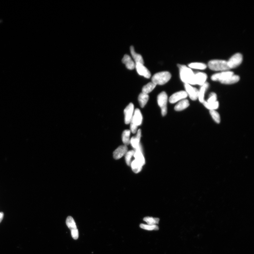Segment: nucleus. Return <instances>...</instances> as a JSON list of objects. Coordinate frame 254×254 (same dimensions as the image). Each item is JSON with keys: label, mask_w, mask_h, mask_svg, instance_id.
I'll return each instance as SVG.
<instances>
[{"label": "nucleus", "mask_w": 254, "mask_h": 254, "mask_svg": "<svg viewBox=\"0 0 254 254\" xmlns=\"http://www.w3.org/2000/svg\"><path fill=\"white\" fill-rule=\"evenodd\" d=\"M128 148L127 145L120 146L114 152V159L118 160L122 157L127 152Z\"/></svg>", "instance_id": "ddd939ff"}, {"label": "nucleus", "mask_w": 254, "mask_h": 254, "mask_svg": "<svg viewBox=\"0 0 254 254\" xmlns=\"http://www.w3.org/2000/svg\"><path fill=\"white\" fill-rule=\"evenodd\" d=\"M135 151L131 150L127 152L126 154L125 159L126 162L128 166H130L131 164V159L133 156L134 155Z\"/></svg>", "instance_id": "c85d7f7f"}, {"label": "nucleus", "mask_w": 254, "mask_h": 254, "mask_svg": "<svg viewBox=\"0 0 254 254\" xmlns=\"http://www.w3.org/2000/svg\"><path fill=\"white\" fill-rule=\"evenodd\" d=\"M66 224L71 230L77 229L76 223L71 216H69L67 218Z\"/></svg>", "instance_id": "393cba45"}, {"label": "nucleus", "mask_w": 254, "mask_h": 254, "mask_svg": "<svg viewBox=\"0 0 254 254\" xmlns=\"http://www.w3.org/2000/svg\"><path fill=\"white\" fill-rule=\"evenodd\" d=\"M171 78V75L169 72H161L153 75L152 82L157 85H164L169 81Z\"/></svg>", "instance_id": "7ed1b4c3"}, {"label": "nucleus", "mask_w": 254, "mask_h": 254, "mask_svg": "<svg viewBox=\"0 0 254 254\" xmlns=\"http://www.w3.org/2000/svg\"><path fill=\"white\" fill-rule=\"evenodd\" d=\"M188 67L190 68L199 70H204L207 67L205 64L200 62L192 63L188 65Z\"/></svg>", "instance_id": "a878e982"}, {"label": "nucleus", "mask_w": 254, "mask_h": 254, "mask_svg": "<svg viewBox=\"0 0 254 254\" xmlns=\"http://www.w3.org/2000/svg\"><path fill=\"white\" fill-rule=\"evenodd\" d=\"M243 61L242 54L237 53L234 55L227 62L230 69L235 68L240 65Z\"/></svg>", "instance_id": "423d86ee"}, {"label": "nucleus", "mask_w": 254, "mask_h": 254, "mask_svg": "<svg viewBox=\"0 0 254 254\" xmlns=\"http://www.w3.org/2000/svg\"><path fill=\"white\" fill-rule=\"evenodd\" d=\"M71 231V235L73 238L75 240H77L79 238V233L77 229Z\"/></svg>", "instance_id": "473e14b6"}, {"label": "nucleus", "mask_w": 254, "mask_h": 254, "mask_svg": "<svg viewBox=\"0 0 254 254\" xmlns=\"http://www.w3.org/2000/svg\"><path fill=\"white\" fill-rule=\"evenodd\" d=\"M180 69L181 80L185 84L193 85L195 74L189 67L184 65H178Z\"/></svg>", "instance_id": "f257e3e1"}, {"label": "nucleus", "mask_w": 254, "mask_h": 254, "mask_svg": "<svg viewBox=\"0 0 254 254\" xmlns=\"http://www.w3.org/2000/svg\"><path fill=\"white\" fill-rule=\"evenodd\" d=\"M130 166H131L133 171L136 173H137L142 170L143 166L135 159L131 162Z\"/></svg>", "instance_id": "4be33fe9"}, {"label": "nucleus", "mask_w": 254, "mask_h": 254, "mask_svg": "<svg viewBox=\"0 0 254 254\" xmlns=\"http://www.w3.org/2000/svg\"><path fill=\"white\" fill-rule=\"evenodd\" d=\"M135 68L138 74L147 79H149L151 76L150 72L144 64L140 63L136 64Z\"/></svg>", "instance_id": "9d476101"}, {"label": "nucleus", "mask_w": 254, "mask_h": 254, "mask_svg": "<svg viewBox=\"0 0 254 254\" xmlns=\"http://www.w3.org/2000/svg\"><path fill=\"white\" fill-rule=\"evenodd\" d=\"M185 92L191 99L196 100L198 99L199 90L197 88L188 84H185Z\"/></svg>", "instance_id": "1a4fd4ad"}, {"label": "nucleus", "mask_w": 254, "mask_h": 254, "mask_svg": "<svg viewBox=\"0 0 254 254\" xmlns=\"http://www.w3.org/2000/svg\"><path fill=\"white\" fill-rule=\"evenodd\" d=\"M130 50L131 54L133 59H134L135 64L137 63L144 64V60H143L142 56L135 52L134 46H131Z\"/></svg>", "instance_id": "f3484780"}, {"label": "nucleus", "mask_w": 254, "mask_h": 254, "mask_svg": "<svg viewBox=\"0 0 254 254\" xmlns=\"http://www.w3.org/2000/svg\"><path fill=\"white\" fill-rule=\"evenodd\" d=\"M141 137V130L140 129L137 130L136 136L132 137L130 139V144L135 150L141 144L140 143Z\"/></svg>", "instance_id": "4468645a"}, {"label": "nucleus", "mask_w": 254, "mask_h": 254, "mask_svg": "<svg viewBox=\"0 0 254 254\" xmlns=\"http://www.w3.org/2000/svg\"><path fill=\"white\" fill-rule=\"evenodd\" d=\"M4 213L2 212L0 213V223L2 222L4 217Z\"/></svg>", "instance_id": "72a5a7b5"}, {"label": "nucleus", "mask_w": 254, "mask_h": 254, "mask_svg": "<svg viewBox=\"0 0 254 254\" xmlns=\"http://www.w3.org/2000/svg\"><path fill=\"white\" fill-rule=\"evenodd\" d=\"M142 121L143 116L140 110L138 109H136L130 123L131 132L134 134L137 133L138 127L142 124Z\"/></svg>", "instance_id": "f03ea898"}, {"label": "nucleus", "mask_w": 254, "mask_h": 254, "mask_svg": "<svg viewBox=\"0 0 254 254\" xmlns=\"http://www.w3.org/2000/svg\"><path fill=\"white\" fill-rule=\"evenodd\" d=\"M156 86L157 85L154 84V83L153 82H149L143 87L142 89V93H143L148 94L150 93L151 92Z\"/></svg>", "instance_id": "5701e85b"}, {"label": "nucleus", "mask_w": 254, "mask_h": 254, "mask_svg": "<svg viewBox=\"0 0 254 254\" xmlns=\"http://www.w3.org/2000/svg\"><path fill=\"white\" fill-rule=\"evenodd\" d=\"M217 101V95L215 93H212L208 98L207 102L208 103H213Z\"/></svg>", "instance_id": "2f4dec72"}, {"label": "nucleus", "mask_w": 254, "mask_h": 254, "mask_svg": "<svg viewBox=\"0 0 254 254\" xmlns=\"http://www.w3.org/2000/svg\"><path fill=\"white\" fill-rule=\"evenodd\" d=\"M134 156L135 160L140 163L143 166L145 164V160L143 155L141 145L140 144L136 149H135Z\"/></svg>", "instance_id": "2eb2a0df"}, {"label": "nucleus", "mask_w": 254, "mask_h": 254, "mask_svg": "<svg viewBox=\"0 0 254 254\" xmlns=\"http://www.w3.org/2000/svg\"><path fill=\"white\" fill-rule=\"evenodd\" d=\"M240 80V77L237 75L233 74L232 76L229 77L227 79L221 82L222 84H235L238 82Z\"/></svg>", "instance_id": "412c9836"}, {"label": "nucleus", "mask_w": 254, "mask_h": 254, "mask_svg": "<svg viewBox=\"0 0 254 254\" xmlns=\"http://www.w3.org/2000/svg\"><path fill=\"white\" fill-rule=\"evenodd\" d=\"M143 220L146 222L148 225H155L159 223L160 219L158 218L147 217H144Z\"/></svg>", "instance_id": "cd10ccee"}, {"label": "nucleus", "mask_w": 254, "mask_h": 254, "mask_svg": "<svg viewBox=\"0 0 254 254\" xmlns=\"http://www.w3.org/2000/svg\"><path fill=\"white\" fill-rule=\"evenodd\" d=\"M122 62L123 64L125 65L127 68L128 69L132 70L135 68V62L129 55L125 54L123 57Z\"/></svg>", "instance_id": "dca6fc26"}, {"label": "nucleus", "mask_w": 254, "mask_h": 254, "mask_svg": "<svg viewBox=\"0 0 254 254\" xmlns=\"http://www.w3.org/2000/svg\"><path fill=\"white\" fill-rule=\"evenodd\" d=\"M130 130H126L123 133L122 136V140L123 143L125 145L127 146L130 144Z\"/></svg>", "instance_id": "b1692460"}, {"label": "nucleus", "mask_w": 254, "mask_h": 254, "mask_svg": "<svg viewBox=\"0 0 254 254\" xmlns=\"http://www.w3.org/2000/svg\"><path fill=\"white\" fill-rule=\"evenodd\" d=\"M208 66L211 70L216 71H227L230 69L227 62L224 60H211L209 62Z\"/></svg>", "instance_id": "20e7f679"}, {"label": "nucleus", "mask_w": 254, "mask_h": 254, "mask_svg": "<svg viewBox=\"0 0 254 254\" xmlns=\"http://www.w3.org/2000/svg\"><path fill=\"white\" fill-rule=\"evenodd\" d=\"M189 105V103L188 100H183L176 105L174 109L176 111H181L187 109Z\"/></svg>", "instance_id": "6ab92c4d"}, {"label": "nucleus", "mask_w": 254, "mask_h": 254, "mask_svg": "<svg viewBox=\"0 0 254 254\" xmlns=\"http://www.w3.org/2000/svg\"><path fill=\"white\" fill-rule=\"evenodd\" d=\"M210 114L213 119L217 123H219L220 122V117L218 113L215 110H210Z\"/></svg>", "instance_id": "7c9ffc66"}, {"label": "nucleus", "mask_w": 254, "mask_h": 254, "mask_svg": "<svg viewBox=\"0 0 254 254\" xmlns=\"http://www.w3.org/2000/svg\"><path fill=\"white\" fill-rule=\"evenodd\" d=\"M187 96V93L185 91L179 92L175 93L170 96L169 101L171 104H174L181 100L185 99Z\"/></svg>", "instance_id": "9b49d317"}, {"label": "nucleus", "mask_w": 254, "mask_h": 254, "mask_svg": "<svg viewBox=\"0 0 254 254\" xmlns=\"http://www.w3.org/2000/svg\"><path fill=\"white\" fill-rule=\"evenodd\" d=\"M233 74V72L232 71H223L213 75L211 77V79L213 81H218L221 82L227 79Z\"/></svg>", "instance_id": "6e6552de"}, {"label": "nucleus", "mask_w": 254, "mask_h": 254, "mask_svg": "<svg viewBox=\"0 0 254 254\" xmlns=\"http://www.w3.org/2000/svg\"><path fill=\"white\" fill-rule=\"evenodd\" d=\"M134 112V106L132 103H130L124 110L125 122L129 124L131 121Z\"/></svg>", "instance_id": "0eeeda50"}, {"label": "nucleus", "mask_w": 254, "mask_h": 254, "mask_svg": "<svg viewBox=\"0 0 254 254\" xmlns=\"http://www.w3.org/2000/svg\"><path fill=\"white\" fill-rule=\"evenodd\" d=\"M207 75L203 72H198L195 74L193 85H199L202 86L206 82Z\"/></svg>", "instance_id": "f8f14e48"}, {"label": "nucleus", "mask_w": 254, "mask_h": 254, "mask_svg": "<svg viewBox=\"0 0 254 254\" xmlns=\"http://www.w3.org/2000/svg\"><path fill=\"white\" fill-rule=\"evenodd\" d=\"M209 87V84L205 82L204 84L201 86L200 90H199L198 99L200 102L203 103L204 101V98L205 93Z\"/></svg>", "instance_id": "a211bd4d"}, {"label": "nucleus", "mask_w": 254, "mask_h": 254, "mask_svg": "<svg viewBox=\"0 0 254 254\" xmlns=\"http://www.w3.org/2000/svg\"><path fill=\"white\" fill-rule=\"evenodd\" d=\"M140 227L143 229L148 230H158L159 229V228L156 225H149L141 224Z\"/></svg>", "instance_id": "c756f323"}, {"label": "nucleus", "mask_w": 254, "mask_h": 254, "mask_svg": "<svg viewBox=\"0 0 254 254\" xmlns=\"http://www.w3.org/2000/svg\"><path fill=\"white\" fill-rule=\"evenodd\" d=\"M203 104L206 108L210 110H215L217 109L219 105L217 101L213 103H208L204 101Z\"/></svg>", "instance_id": "bb28decb"}, {"label": "nucleus", "mask_w": 254, "mask_h": 254, "mask_svg": "<svg viewBox=\"0 0 254 254\" xmlns=\"http://www.w3.org/2000/svg\"><path fill=\"white\" fill-rule=\"evenodd\" d=\"M149 99V97L148 94L141 93L138 98L140 107L142 108L144 107L147 104Z\"/></svg>", "instance_id": "aec40b11"}, {"label": "nucleus", "mask_w": 254, "mask_h": 254, "mask_svg": "<svg viewBox=\"0 0 254 254\" xmlns=\"http://www.w3.org/2000/svg\"><path fill=\"white\" fill-rule=\"evenodd\" d=\"M167 95L165 92H162L158 95L157 97V103L161 110V114L165 116L167 114Z\"/></svg>", "instance_id": "39448f33"}]
</instances>
